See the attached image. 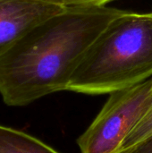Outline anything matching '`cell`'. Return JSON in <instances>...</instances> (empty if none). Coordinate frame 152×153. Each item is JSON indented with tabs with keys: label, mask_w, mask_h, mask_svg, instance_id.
<instances>
[{
	"label": "cell",
	"mask_w": 152,
	"mask_h": 153,
	"mask_svg": "<svg viewBox=\"0 0 152 153\" xmlns=\"http://www.w3.org/2000/svg\"><path fill=\"white\" fill-rule=\"evenodd\" d=\"M151 78L109 94L103 108L78 138L81 153H122L123 145L145 114Z\"/></svg>",
	"instance_id": "cell-3"
},
{
	"label": "cell",
	"mask_w": 152,
	"mask_h": 153,
	"mask_svg": "<svg viewBox=\"0 0 152 153\" xmlns=\"http://www.w3.org/2000/svg\"><path fill=\"white\" fill-rule=\"evenodd\" d=\"M0 153H60L41 140L0 125Z\"/></svg>",
	"instance_id": "cell-5"
},
{
	"label": "cell",
	"mask_w": 152,
	"mask_h": 153,
	"mask_svg": "<svg viewBox=\"0 0 152 153\" xmlns=\"http://www.w3.org/2000/svg\"><path fill=\"white\" fill-rule=\"evenodd\" d=\"M125 10L107 5L67 6L40 23L0 56V95L23 107L66 91L84 54Z\"/></svg>",
	"instance_id": "cell-1"
},
{
	"label": "cell",
	"mask_w": 152,
	"mask_h": 153,
	"mask_svg": "<svg viewBox=\"0 0 152 153\" xmlns=\"http://www.w3.org/2000/svg\"><path fill=\"white\" fill-rule=\"evenodd\" d=\"M123 153H152V136L136 147Z\"/></svg>",
	"instance_id": "cell-8"
},
{
	"label": "cell",
	"mask_w": 152,
	"mask_h": 153,
	"mask_svg": "<svg viewBox=\"0 0 152 153\" xmlns=\"http://www.w3.org/2000/svg\"><path fill=\"white\" fill-rule=\"evenodd\" d=\"M66 8L49 0H0V56L35 27Z\"/></svg>",
	"instance_id": "cell-4"
},
{
	"label": "cell",
	"mask_w": 152,
	"mask_h": 153,
	"mask_svg": "<svg viewBox=\"0 0 152 153\" xmlns=\"http://www.w3.org/2000/svg\"><path fill=\"white\" fill-rule=\"evenodd\" d=\"M151 136H152V78L148 108L140 122L136 125L125 141L122 153L136 147Z\"/></svg>",
	"instance_id": "cell-6"
},
{
	"label": "cell",
	"mask_w": 152,
	"mask_h": 153,
	"mask_svg": "<svg viewBox=\"0 0 152 153\" xmlns=\"http://www.w3.org/2000/svg\"><path fill=\"white\" fill-rule=\"evenodd\" d=\"M152 78V11H126L114 19L84 54L67 90L103 95Z\"/></svg>",
	"instance_id": "cell-2"
},
{
	"label": "cell",
	"mask_w": 152,
	"mask_h": 153,
	"mask_svg": "<svg viewBox=\"0 0 152 153\" xmlns=\"http://www.w3.org/2000/svg\"><path fill=\"white\" fill-rule=\"evenodd\" d=\"M65 6H93L107 5L113 0H49Z\"/></svg>",
	"instance_id": "cell-7"
}]
</instances>
